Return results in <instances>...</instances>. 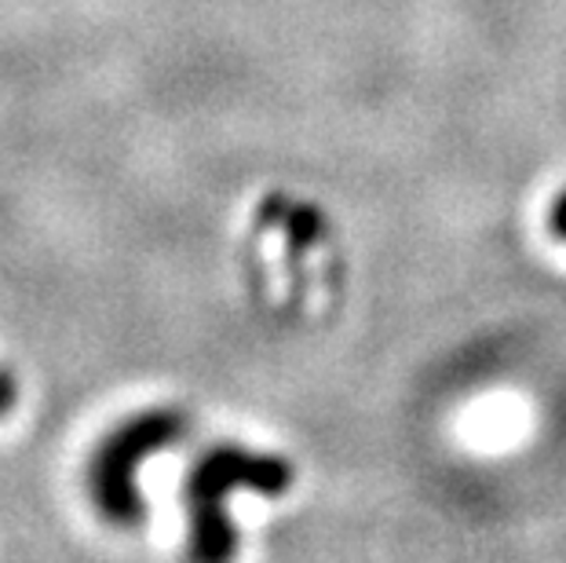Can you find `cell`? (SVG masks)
I'll list each match as a JSON object with an SVG mask.
<instances>
[{"instance_id": "2", "label": "cell", "mask_w": 566, "mask_h": 563, "mask_svg": "<svg viewBox=\"0 0 566 563\" xmlns=\"http://www.w3.org/2000/svg\"><path fill=\"white\" fill-rule=\"evenodd\" d=\"M184 432V421L172 410H150L114 428L103 439V447L92 453L88 490L106 520L117 526H132L143 520V501L136 494V469L154 450L172 447Z\"/></svg>"}, {"instance_id": "1", "label": "cell", "mask_w": 566, "mask_h": 563, "mask_svg": "<svg viewBox=\"0 0 566 563\" xmlns=\"http://www.w3.org/2000/svg\"><path fill=\"white\" fill-rule=\"evenodd\" d=\"M289 465L238 447H220L205 453L187 479L190 505V560L195 563H231L234 531L223 517V501L234 487H256L263 494H279L289 487Z\"/></svg>"}, {"instance_id": "4", "label": "cell", "mask_w": 566, "mask_h": 563, "mask_svg": "<svg viewBox=\"0 0 566 563\" xmlns=\"http://www.w3.org/2000/svg\"><path fill=\"white\" fill-rule=\"evenodd\" d=\"M11 395H15V388H11L4 377H0V414H4L8 406H11Z\"/></svg>"}, {"instance_id": "3", "label": "cell", "mask_w": 566, "mask_h": 563, "mask_svg": "<svg viewBox=\"0 0 566 563\" xmlns=\"http://www.w3.org/2000/svg\"><path fill=\"white\" fill-rule=\"evenodd\" d=\"M552 223H556V234H559V238H566V195L559 198L556 212H552Z\"/></svg>"}]
</instances>
